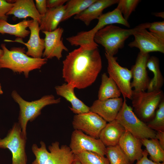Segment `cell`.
<instances>
[{"label":"cell","instance_id":"obj_1","mask_svg":"<svg viewBox=\"0 0 164 164\" xmlns=\"http://www.w3.org/2000/svg\"><path fill=\"white\" fill-rule=\"evenodd\" d=\"M63 63L62 77L64 80L79 89L92 84L102 68L98 48L89 50L80 46L69 53Z\"/></svg>","mask_w":164,"mask_h":164},{"label":"cell","instance_id":"obj_2","mask_svg":"<svg viewBox=\"0 0 164 164\" xmlns=\"http://www.w3.org/2000/svg\"><path fill=\"white\" fill-rule=\"evenodd\" d=\"M1 46L3 54L0 57V69L8 68L14 72L23 73L26 78L28 77L30 71L40 69L47 62V59L45 58L28 56L25 47H13L9 50L5 44H1Z\"/></svg>","mask_w":164,"mask_h":164},{"label":"cell","instance_id":"obj_3","mask_svg":"<svg viewBox=\"0 0 164 164\" xmlns=\"http://www.w3.org/2000/svg\"><path fill=\"white\" fill-rule=\"evenodd\" d=\"M150 23L139 24L129 29L122 28L113 25L107 26L98 31L94 37V42L104 48L106 53L114 56L124 46L125 41L136 31L148 29Z\"/></svg>","mask_w":164,"mask_h":164},{"label":"cell","instance_id":"obj_4","mask_svg":"<svg viewBox=\"0 0 164 164\" xmlns=\"http://www.w3.org/2000/svg\"><path fill=\"white\" fill-rule=\"evenodd\" d=\"M11 96L19 105L20 110L18 123L23 136L26 138L28 122L35 120L41 114V110L45 106L58 104L61 101L60 98L56 99L51 94L45 95L36 100L28 101L23 99L15 90L12 91Z\"/></svg>","mask_w":164,"mask_h":164},{"label":"cell","instance_id":"obj_5","mask_svg":"<svg viewBox=\"0 0 164 164\" xmlns=\"http://www.w3.org/2000/svg\"><path fill=\"white\" fill-rule=\"evenodd\" d=\"M163 99L164 93L161 89L150 92H135L133 90L131 99L133 111L146 123L153 118L156 109Z\"/></svg>","mask_w":164,"mask_h":164},{"label":"cell","instance_id":"obj_6","mask_svg":"<svg viewBox=\"0 0 164 164\" xmlns=\"http://www.w3.org/2000/svg\"><path fill=\"white\" fill-rule=\"evenodd\" d=\"M133 108L128 105L124 98L122 106L115 120L126 130L140 139L155 138L156 132L141 120L133 111Z\"/></svg>","mask_w":164,"mask_h":164},{"label":"cell","instance_id":"obj_7","mask_svg":"<svg viewBox=\"0 0 164 164\" xmlns=\"http://www.w3.org/2000/svg\"><path fill=\"white\" fill-rule=\"evenodd\" d=\"M26 139L18 122L13 124L5 137L0 138V149H8L12 153V164H27Z\"/></svg>","mask_w":164,"mask_h":164},{"label":"cell","instance_id":"obj_8","mask_svg":"<svg viewBox=\"0 0 164 164\" xmlns=\"http://www.w3.org/2000/svg\"><path fill=\"white\" fill-rule=\"evenodd\" d=\"M108 62L107 71L116 83L124 98L131 99L133 90L131 87L132 74L130 70L121 66L117 61V57L106 53Z\"/></svg>","mask_w":164,"mask_h":164},{"label":"cell","instance_id":"obj_9","mask_svg":"<svg viewBox=\"0 0 164 164\" xmlns=\"http://www.w3.org/2000/svg\"><path fill=\"white\" fill-rule=\"evenodd\" d=\"M69 147L74 155L84 151L95 152L103 156L106 154V147L99 138L79 130H74L72 132Z\"/></svg>","mask_w":164,"mask_h":164},{"label":"cell","instance_id":"obj_10","mask_svg":"<svg viewBox=\"0 0 164 164\" xmlns=\"http://www.w3.org/2000/svg\"><path fill=\"white\" fill-rule=\"evenodd\" d=\"M107 123L98 115L90 111L75 114L72 122L74 130L81 131L96 138H99L101 132Z\"/></svg>","mask_w":164,"mask_h":164},{"label":"cell","instance_id":"obj_11","mask_svg":"<svg viewBox=\"0 0 164 164\" xmlns=\"http://www.w3.org/2000/svg\"><path fill=\"white\" fill-rule=\"evenodd\" d=\"M133 35L134 39L128 44L129 47L137 48L142 53L153 52L164 53V39L148 31L147 29L137 30Z\"/></svg>","mask_w":164,"mask_h":164},{"label":"cell","instance_id":"obj_12","mask_svg":"<svg viewBox=\"0 0 164 164\" xmlns=\"http://www.w3.org/2000/svg\"><path fill=\"white\" fill-rule=\"evenodd\" d=\"M150 56L149 53L139 52L135 63L130 70L132 81L131 87L135 92L145 91L147 90L150 79L146 69V63Z\"/></svg>","mask_w":164,"mask_h":164},{"label":"cell","instance_id":"obj_13","mask_svg":"<svg viewBox=\"0 0 164 164\" xmlns=\"http://www.w3.org/2000/svg\"><path fill=\"white\" fill-rule=\"evenodd\" d=\"M63 32V29L61 27L58 28L51 32L42 31L45 35V49L43 58L48 59L56 57L58 60H60L62 57V52L63 50L68 51L62 39Z\"/></svg>","mask_w":164,"mask_h":164},{"label":"cell","instance_id":"obj_14","mask_svg":"<svg viewBox=\"0 0 164 164\" xmlns=\"http://www.w3.org/2000/svg\"><path fill=\"white\" fill-rule=\"evenodd\" d=\"M30 35L29 41L24 42L22 38L18 37L15 40H5V41L15 42L25 45L27 48L26 54L28 56L34 58H42L45 49L44 40L40 38L39 23L36 20H33L29 27Z\"/></svg>","mask_w":164,"mask_h":164},{"label":"cell","instance_id":"obj_15","mask_svg":"<svg viewBox=\"0 0 164 164\" xmlns=\"http://www.w3.org/2000/svg\"><path fill=\"white\" fill-rule=\"evenodd\" d=\"M121 97L111 98L105 100L97 99L90 107V111L101 117L107 122L115 120L122 105Z\"/></svg>","mask_w":164,"mask_h":164},{"label":"cell","instance_id":"obj_16","mask_svg":"<svg viewBox=\"0 0 164 164\" xmlns=\"http://www.w3.org/2000/svg\"><path fill=\"white\" fill-rule=\"evenodd\" d=\"M118 145L132 164L142 156L143 150L141 139L126 130L121 137Z\"/></svg>","mask_w":164,"mask_h":164},{"label":"cell","instance_id":"obj_17","mask_svg":"<svg viewBox=\"0 0 164 164\" xmlns=\"http://www.w3.org/2000/svg\"><path fill=\"white\" fill-rule=\"evenodd\" d=\"M119 0H96L84 10L75 15L74 18L83 22L87 26L93 20L97 19L103 14V11L114 4Z\"/></svg>","mask_w":164,"mask_h":164},{"label":"cell","instance_id":"obj_18","mask_svg":"<svg viewBox=\"0 0 164 164\" xmlns=\"http://www.w3.org/2000/svg\"><path fill=\"white\" fill-rule=\"evenodd\" d=\"M74 88L72 85L66 83L55 87L57 94L63 97L70 103L71 107L69 108L76 114L90 111V107L86 105L76 96L74 92Z\"/></svg>","mask_w":164,"mask_h":164},{"label":"cell","instance_id":"obj_19","mask_svg":"<svg viewBox=\"0 0 164 164\" xmlns=\"http://www.w3.org/2000/svg\"><path fill=\"white\" fill-rule=\"evenodd\" d=\"M13 6L6 14L8 16L12 15L19 19H26L30 17L37 20L39 24L42 17L37 10L33 0H16Z\"/></svg>","mask_w":164,"mask_h":164},{"label":"cell","instance_id":"obj_20","mask_svg":"<svg viewBox=\"0 0 164 164\" xmlns=\"http://www.w3.org/2000/svg\"><path fill=\"white\" fill-rule=\"evenodd\" d=\"M48 149L50 154L47 164H71L75 158L69 146H60L58 141L52 143Z\"/></svg>","mask_w":164,"mask_h":164},{"label":"cell","instance_id":"obj_21","mask_svg":"<svg viewBox=\"0 0 164 164\" xmlns=\"http://www.w3.org/2000/svg\"><path fill=\"white\" fill-rule=\"evenodd\" d=\"M123 127L115 120L107 123L101 132L99 138L106 147L118 145L125 131Z\"/></svg>","mask_w":164,"mask_h":164},{"label":"cell","instance_id":"obj_22","mask_svg":"<svg viewBox=\"0 0 164 164\" xmlns=\"http://www.w3.org/2000/svg\"><path fill=\"white\" fill-rule=\"evenodd\" d=\"M65 9V5L56 8H47L45 14L42 16L39 24L40 30L51 32L56 29L62 22Z\"/></svg>","mask_w":164,"mask_h":164},{"label":"cell","instance_id":"obj_23","mask_svg":"<svg viewBox=\"0 0 164 164\" xmlns=\"http://www.w3.org/2000/svg\"><path fill=\"white\" fill-rule=\"evenodd\" d=\"M97 25L90 30L91 33L95 34L105 26L114 24H118L129 28L130 25L124 18L120 11L116 8L112 11L102 14L97 19Z\"/></svg>","mask_w":164,"mask_h":164},{"label":"cell","instance_id":"obj_24","mask_svg":"<svg viewBox=\"0 0 164 164\" xmlns=\"http://www.w3.org/2000/svg\"><path fill=\"white\" fill-rule=\"evenodd\" d=\"M121 92L113 80L106 73L101 75V83L98 94L100 100L119 97Z\"/></svg>","mask_w":164,"mask_h":164},{"label":"cell","instance_id":"obj_25","mask_svg":"<svg viewBox=\"0 0 164 164\" xmlns=\"http://www.w3.org/2000/svg\"><path fill=\"white\" fill-rule=\"evenodd\" d=\"M33 21L26 19L15 24H11L7 21L0 19V33L9 34L21 38H25L30 33L26 29Z\"/></svg>","mask_w":164,"mask_h":164},{"label":"cell","instance_id":"obj_26","mask_svg":"<svg viewBox=\"0 0 164 164\" xmlns=\"http://www.w3.org/2000/svg\"><path fill=\"white\" fill-rule=\"evenodd\" d=\"M146 67L154 75L153 78L150 80L147 91L160 89L163 85L164 80L160 69L158 58L154 56L149 57L147 62Z\"/></svg>","mask_w":164,"mask_h":164},{"label":"cell","instance_id":"obj_27","mask_svg":"<svg viewBox=\"0 0 164 164\" xmlns=\"http://www.w3.org/2000/svg\"><path fill=\"white\" fill-rule=\"evenodd\" d=\"M142 145L150 156L151 160L156 163L164 162V149L155 138L141 139Z\"/></svg>","mask_w":164,"mask_h":164},{"label":"cell","instance_id":"obj_28","mask_svg":"<svg viewBox=\"0 0 164 164\" xmlns=\"http://www.w3.org/2000/svg\"><path fill=\"white\" fill-rule=\"evenodd\" d=\"M96 0H68L65 5L64 14L62 22L80 13Z\"/></svg>","mask_w":164,"mask_h":164},{"label":"cell","instance_id":"obj_29","mask_svg":"<svg viewBox=\"0 0 164 164\" xmlns=\"http://www.w3.org/2000/svg\"><path fill=\"white\" fill-rule=\"evenodd\" d=\"M105 155L109 164H132L118 145L106 147Z\"/></svg>","mask_w":164,"mask_h":164},{"label":"cell","instance_id":"obj_30","mask_svg":"<svg viewBox=\"0 0 164 164\" xmlns=\"http://www.w3.org/2000/svg\"><path fill=\"white\" fill-rule=\"evenodd\" d=\"M74 155L81 164H109L107 158L95 152L84 151Z\"/></svg>","mask_w":164,"mask_h":164},{"label":"cell","instance_id":"obj_31","mask_svg":"<svg viewBox=\"0 0 164 164\" xmlns=\"http://www.w3.org/2000/svg\"><path fill=\"white\" fill-rule=\"evenodd\" d=\"M153 118L146 123L148 127L155 132L164 131V99L159 105Z\"/></svg>","mask_w":164,"mask_h":164},{"label":"cell","instance_id":"obj_32","mask_svg":"<svg viewBox=\"0 0 164 164\" xmlns=\"http://www.w3.org/2000/svg\"><path fill=\"white\" fill-rule=\"evenodd\" d=\"M40 146L39 147L36 144L32 146V150L35 157V159L31 164H47L50 152L46 148L45 143L42 141L40 142Z\"/></svg>","mask_w":164,"mask_h":164},{"label":"cell","instance_id":"obj_33","mask_svg":"<svg viewBox=\"0 0 164 164\" xmlns=\"http://www.w3.org/2000/svg\"><path fill=\"white\" fill-rule=\"evenodd\" d=\"M140 2L139 0H119L116 8L120 11L124 18L128 21L130 15L135 11Z\"/></svg>","mask_w":164,"mask_h":164},{"label":"cell","instance_id":"obj_34","mask_svg":"<svg viewBox=\"0 0 164 164\" xmlns=\"http://www.w3.org/2000/svg\"><path fill=\"white\" fill-rule=\"evenodd\" d=\"M150 32L164 39V21H157L150 23L148 28Z\"/></svg>","mask_w":164,"mask_h":164},{"label":"cell","instance_id":"obj_35","mask_svg":"<svg viewBox=\"0 0 164 164\" xmlns=\"http://www.w3.org/2000/svg\"><path fill=\"white\" fill-rule=\"evenodd\" d=\"M13 6V3L4 0H0V19L7 21L8 16L6 14Z\"/></svg>","mask_w":164,"mask_h":164},{"label":"cell","instance_id":"obj_36","mask_svg":"<svg viewBox=\"0 0 164 164\" xmlns=\"http://www.w3.org/2000/svg\"><path fill=\"white\" fill-rule=\"evenodd\" d=\"M35 4L36 9L41 16L43 15L47 11L46 0H36Z\"/></svg>","mask_w":164,"mask_h":164},{"label":"cell","instance_id":"obj_37","mask_svg":"<svg viewBox=\"0 0 164 164\" xmlns=\"http://www.w3.org/2000/svg\"><path fill=\"white\" fill-rule=\"evenodd\" d=\"M67 0H47L46 7L48 9H53L58 8L63 5L67 2Z\"/></svg>","mask_w":164,"mask_h":164},{"label":"cell","instance_id":"obj_38","mask_svg":"<svg viewBox=\"0 0 164 164\" xmlns=\"http://www.w3.org/2000/svg\"><path fill=\"white\" fill-rule=\"evenodd\" d=\"M148 153L146 150L143 151L142 156L139 160L137 161L136 164H164V162L161 163H156L148 157Z\"/></svg>","mask_w":164,"mask_h":164},{"label":"cell","instance_id":"obj_39","mask_svg":"<svg viewBox=\"0 0 164 164\" xmlns=\"http://www.w3.org/2000/svg\"><path fill=\"white\" fill-rule=\"evenodd\" d=\"M155 138L158 140L160 145L164 149V131L156 132Z\"/></svg>","mask_w":164,"mask_h":164},{"label":"cell","instance_id":"obj_40","mask_svg":"<svg viewBox=\"0 0 164 164\" xmlns=\"http://www.w3.org/2000/svg\"><path fill=\"white\" fill-rule=\"evenodd\" d=\"M154 15L156 17H161L162 18H164V13L163 12L155 13Z\"/></svg>","mask_w":164,"mask_h":164},{"label":"cell","instance_id":"obj_41","mask_svg":"<svg viewBox=\"0 0 164 164\" xmlns=\"http://www.w3.org/2000/svg\"><path fill=\"white\" fill-rule=\"evenodd\" d=\"M71 164H81L80 162L75 157L74 160L73 161Z\"/></svg>","mask_w":164,"mask_h":164},{"label":"cell","instance_id":"obj_42","mask_svg":"<svg viewBox=\"0 0 164 164\" xmlns=\"http://www.w3.org/2000/svg\"><path fill=\"white\" fill-rule=\"evenodd\" d=\"M3 54V51L2 50L0 49V57Z\"/></svg>","mask_w":164,"mask_h":164},{"label":"cell","instance_id":"obj_43","mask_svg":"<svg viewBox=\"0 0 164 164\" xmlns=\"http://www.w3.org/2000/svg\"><path fill=\"white\" fill-rule=\"evenodd\" d=\"M3 93V91L2 89V87L1 86V84H0V94H2Z\"/></svg>","mask_w":164,"mask_h":164}]
</instances>
